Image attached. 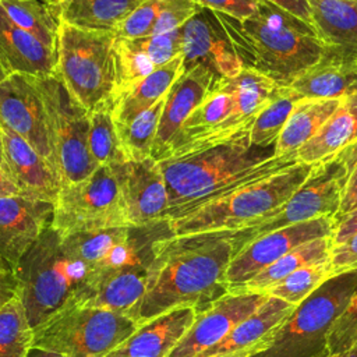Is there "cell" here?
Returning a JSON list of instances; mask_svg holds the SVG:
<instances>
[{
  "label": "cell",
  "instance_id": "obj_7",
  "mask_svg": "<svg viewBox=\"0 0 357 357\" xmlns=\"http://www.w3.org/2000/svg\"><path fill=\"white\" fill-rule=\"evenodd\" d=\"M56 77L88 112L113 102L117 89L116 33L60 24Z\"/></svg>",
  "mask_w": 357,
  "mask_h": 357
},
{
  "label": "cell",
  "instance_id": "obj_48",
  "mask_svg": "<svg viewBox=\"0 0 357 357\" xmlns=\"http://www.w3.org/2000/svg\"><path fill=\"white\" fill-rule=\"evenodd\" d=\"M18 194H21L20 188L15 185L11 177L3 169H0V197H11Z\"/></svg>",
  "mask_w": 357,
  "mask_h": 357
},
{
  "label": "cell",
  "instance_id": "obj_43",
  "mask_svg": "<svg viewBox=\"0 0 357 357\" xmlns=\"http://www.w3.org/2000/svg\"><path fill=\"white\" fill-rule=\"evenodd\" d=\"M201 8H206L234 20H247L252 17L262 0H194Z\"/></svg>",
  "mask_w": 357,
  "mask_h": 357
},
{
  "label": "cell",
  "instance_id": "obj_6",
  "mask_svg": "<svg viewBox=\"0 0 357 357\" xmlns=\"http://www.w3.org/2000/svg\"><path fill=\"white\" fill-rule=\"evenodd\" d=\"M14 272L20 283L18 296L35 329L71 301L88 268L64 252L60 236L49 227L21 258Z\"/></svg>",
  "mask_w": 357,
  "mask_h": 357
},
{
  "label": "cell",
  "instance_id": "obj_45",
  "mask_svg": "<svg viewBox=\"0 0 357 357\" xmlns=\"http://www.w3.org/2000/svg\"><path fill=\"white\" fill-rule=\"evenodd\" d=\"M357 233V208L349 213L335 219V229L332 234V245L344 243Z\"/></svg>",
  "mask_w": 357,
  "mask_h": 357
},
{
  "label": "cell",
  "instance_id": "obj_5",
  "mask_svg": "<svg viewBox=\"0 0 357 357\" xmlns=\"http://www.w3.org/2000/svg\"><path fill=\"white\" fill-rule=\"evenodd\" d=\"M169 231L166 220L131 227L130 236L102 264L86 273L70 303L130 317L145 293L153 243Z\"/></svg>",
  "mask_w": 357,
  "mask_h": 357
},
{
  "label": "cell",
  "instance_id": "obj_52",
  "mask_svg": "<svg viewBox=\"0 0 357 357\" xmlns=\"http://www.w3.org/2000/svg\"><path fill=\"white\" fill-rule=\"evenodd\" d=\"M211 357H250L247 354H219V356H211Z\"/></svg>",
  "mask_w": 357,
  "mask_h": 357
},
{
  "label": "cell",
  "instance_id": "obj_53",
  "mask_svg": "<svg viewBox=\"0 0 357 357\" xmlns=\"http://www.w3.org/2000/svg\"><path fill=\"white\" fill-rule=\"evenodd\" d=\"M353 70H354V73L357 75V57L353 60Z\"/></svg>",
  "mask_w": 357,
  "mask_h": 357
},
{
  "label": "cell",
  "instance_id": "obj_49",
  "mask_svg": "<svg viewBox=\"0 0 357 357\" xmlns=\"http://www.w3.org/2000/svg\"><path fill=\"white\" fill-rule=\"evenodd\" d=\"M26 357H66L57 351H52V350H46L38 346H32L26 354Z\"/></svg>",
  "mask_w": 357,
  "mask_h": 357
},
{
  "label": "cell",
  "instance_id": "obj_16",
  "mask_svg": "<svg viewBox=\"0 0 357 357\" xmlns=\"http://www.w3.org/2000/svg\"><path fill=\"white\" fill-rule=\"evenodd\" d=\"M185 70L202 66L219 79L236 77L244 67L216 13L202 8L181 28Z\"/></svg>",
  "mask_w": 357,
  "mask_h": 357
},
{
  "label": "cell",
  "instance_id": "obj_32",
  "mask_svg": "<svg viewBox=\"0 0 357 357\" xmlns=\"http://www.w3.org/2000/svg\"><path fill=\"white\" fill-rule=\"evenodd\" d=\"M131 227H113L96 231L77 233L61 238L64 252L85 265L88 272L102 264L128 236Z\"/></svg>",
  "mask_w": 357,
  "mask_h": 357
},
{
  "label": "cell",
  "instance_id": "obj_38",
  "mask_svg": "<svg viewBox=\"0 0 357 357\" xmlns=\"http://www.w3.org/2000/svg\"><path fill=\"white\" fill-rule=\"evenodd\" d=\"M329 259L311 264L291 272L287 278L266 290L265 294L298 305L329 279Z\"/></svg>",
  "mask_w": 357,
  "mask_h": 357
},
{
  "label": "cell",
  "instance_id": "obj_2",
  "mask_svg": "<svg viewBox=\"0 0 357 357\" xmlns=\"http://www.w3.org/2000/svg\"><path fill=\"white\" fill-rule=\"evenodd\" d=\"M158 162L169 194V220L286 169L297 162V153L268 155L244 137Z\"/></svg>",
  "mask_w": 357,
  "mask_h": 357
},
{
  "label": "cell",
  "instance_id": "obj_51",
  "mask_svg": "<svg viewBox=\"0 0 357 357\" xmlns=\"http://www.w3.org/2000/svg\"><path fill=\"white\" fill-rule=\"evenodd\" d=\"M0 169L6 172V163H4V149H3V139H1V132H0Z\"/></svg>",
  "mask_w": 357,
  "mask_h": 357
},
{
  "label": "cell",
  "instance_id": "obj_40",
  "mask_svg": "<svg viewBox=\"0 0 357 357\" xmlns=\"http://www.w3.org/2000/svg\"><path fill=\"white\" fill-rule=\"evenodd\" d=\"M163 0H142L114 29L117 38L135 39L152 35Z\"/></svg>",
  "mask_w": 357,
  "mask_h": 357
},
{
  "label": "cell",
  "instance_id": "obj_18",
  "mask_svg": "<svg viewBox=\"0 0 357 357\" xmlns=\"http://www.w3.org/2000/svg\"><path fill=\"white\" fill-rule=\"evenodd\" d=\"M121 201L128 227H144L166 220L169 194L156 159L126 163Z\"/></svg>",
  "mask_w": 357,
  "mask_h": 357
},
{
  "label": "cell",
  "instance_id": "obj_31",
  "mask_svg": "<svg viewBox=\"0 0 357 357\" xmlns=\"http://www.w3.org/2000/svg\"><path fill=\"white\" fill-rule=\"evenodd\" d=\"M332 248V236L319 237L311 241H307L269 266H266L264 271L257 273L252 279H250L247 283H244L241 287L233 290V291H251V293H266L268 289L287 278L291 272L297 271L298 268L328 261L331 255Z\"/></svg>",
  "mask_w": 357,
  "mask_h": 357
},
{
  "label": "cell",
  "instance_id": "obj_25",
  "mask_svg": "<svg viewBox=\"0 0 357 357\" xmlns=\"http://www.w3.org/2000/svg\"><path fill=\"white\" fill-rule=\"evenodd\" d=\"M312 28L331 53L357 57V0H308Z\"/></svg>",
  "mask_w": 357,
  "mask_h": 357
},
{
  "label": "cell",
  "instance_id": "obj_10",
  "mask_svg": "<svg viewBox=\"0 0 357 357\" xmlns=\"http://www.w3.org/2000/svg\"><path fill=\"white\" fill-rule=\"evenodd\" d=\"M126 163L99 165L86 178L61 184L50 227L61 238L77 233L128 227L121 201Z\"/></svg>",
  "mask_w": 357,
  "mask_h": 357
},
{
  "label": "cell",
  "instance_id": "obj_39",
  "mask_svg": "<svg viewBox=\"0 0 357 357\" xmlns=\"http://www.w3.org/2000/svg\"><path fill=\"white\" fill-rule=\"evenodd\" d=\"M357 342V287L351 293L347 305L333 322L326 342V351L343 353Z\"/></svg>",
  "mask_w": 357,
  "mask_h": 357
},
{
  "label": "cell",
  "instance_id": "obj_15",
  "mask_svg": "<svg viewBox=\"0 0 357 357\" xmlns=\"http://www.w3.org/2000/svg\"><path fill=\"white\" fill-rule=\"evenodd\" d=\"M268 294L229 291L212 307L197 314L195 321L169 357H199L220 343L241 321L265 303Z\"/></svg>",
  "mask_w": 357,
  "mask_h": 357
},
{
  "label": "cell",
  "instance_id": "obj_30",
  "mask_svg": "<svg viewBox=\"0 0 357 357\" xmlns=\"http://www.w3.org/2000/svg\"><path fill=\"white\" fill-rule=\"evenodd\" d=\"M342 99H300L276 139L272 153L276 156L297 153L335 113Z\"/></svg>",
  "mask_w": 357,
  "mask_h": 357
},
{
  "label": "cell",
  "instance_id": "obj_4",
  "mask_svg": "<svg viewBox=\"0 0 357 357\" xmlns=\"http://www.w3.org/2000/svg\"><path fill=\"white\" fill-rule=\"evenodd\" d=\"M315 165L296 162L241 185L187 213L166 220L172 234L248 229L280 208L310 177Z\"/></svg>",
  "mask_w": 357,
  "mask_h": 357
},
{
  "label": "cell",
  "instance_id": "obj_11",
  "mask_svg": "<svg viewBox=\"0 0 357 357\" xmlns=\"http://www.w3.org/2000/svg\"><path fill=\"white\" fill-rule=\"evenodd\" d=\"M33 81L45 106L61 184L86 178L98 167L88 146L89 112L73 98L56 75L33 77Z\"/></svg>",
  "mask_w": 357,
  "mask_h": 357
},
{
  "label": "cell",
  "instance_id": "obj_21",
  "mask_svg": "<svg viewBox=\"0 0 357 357\" xmlns=\"http://www.w3.org/2000/svg\"><path fill=\"white\" fill-rule=\"evenodd\" d=\"M181 54V29L135 39L116 36L117 89L114 96Z\"/></svg>",
  "mask_w": 357,
  "mask_h": 357
},
{
  "label": "cell",
  "instance_id": "obj_13",
  "mask_svg": "<svg viewBox=\"0 0 357 357\" xmlns=\"http://www.w3.org/2000/svg\"><path fill=\"white\" fill-rule=\"evenodd\" d=\"M335 229L333 216H322L312 220L290 225L250 240L233 257L226 282L229 291H233L252 279L266 266L294 250L296 247L319 238L332 236Z\"/></svg>",
  "mask_w": 357,
  "mask_h": 357
},
{
  "label": "cell",
  "instance_id": "obj_35",
  "mask_svg": "<svg viewBox=\"0 0 357 357\" xmlns=\"http://www.w3.org/2000/svg\"><path fill=\"white\" fill-rule=\"evenodd\" d=\"M0 4L18 26L57 53L60 24L46 4L38 0H0Z\"/></svg>",
  "mask_w": 357,
  "mask_h": 357
},
{
  "label": "cell",
  "instance_id": "obj_41",
  "mask_svg": "<svg viewBox=\"0 0 357 357\" xmlns=\"http://www.w3.org/2000/svg\"><path fill=\"white\" fill-rule=\"evenodd\" d=\"M201 10L194 0H163L152 35L181 29Z\"/></svg>",
  "mask_w": 357,
  "mask_h": 357
},
{
  "label": "cell",
  "instance_id": "obj_50",
  "mask_svg": "<svg viewBox=\"0 0 357 357\" xmlns=\"http://www.w3.org/2000/svg\"><path fill=\"white\" fill-rule=\"evenodd\" d=\"M319 357H357V344L343 353H329L325 350Z\"/></svg>",
  "mask_w": 357,
  "mask_h": 357
},
{
  "label": "cell",
  "instance_id": "obj_27",
  "mask_svg": "<svg viewBox=\"0 0 357 357\" xmlns=\"http://www.w3.org/2000/svg\"><path fill=\"white\" fill-rule=\"evenodd\" d=\"M185 71L183 54L174 57L167 64L156 68L145 78L120 91L113 98V119L116 126H121L142 112L152 107L165 98L170 86Z\"/></svg>",
  "mask_w": 357,
  "mask_h": 357
},
{
  "label": "cell",
  "instance_id": "obj_1",
  "mask_svg": "<svg viewBox=\"0 0 357 357\" xmlns=\"http://www.w3.org/2000/svg\"><path fill=\"white\" fill-rule=\"evenodd\" d=\"M247 243L245 229L163 234L153 243L145 293L130 317L141 325L181 307L204 312L229 293L227 268Z\"/></svg>",
  "mask_w": 357,
  "mask_h": 357
},
{
  "label": "cell",
  "instance_id": "obj_42",
  "mask_svg": "<svg viewBox=\"0 0 357 357\" xmlns=\"http://www.w3.org/2000/svg\"><path fill=\"white\" fill-rule=\"evenodd\" d=\"M337 155L346 167L347 180H346L340 208H339V212L336 213L335 219H337L357 208V141H354L353 144L346 146Z\"/></svg>",
  "mask_w": 357,
  "mask_h": 357
},
{
  "label": "cell",
  "instance_id": "obj_19",
  "mask_svg": "<svg viewBox=\"0 0 357 357\" xmlns=\"http://www.w3.org/2000/svg\"><path fill=\"white\" fill-rule=\"evenodd\" d=\"M218 81L219 78L208 68L194 66L187 68L170 86L153 142V159L160 160L165 158L184 121L190 117L195 107L202 103Z\"/></svg>",
  "mask_w": 357,
  "mask_h": 357
},
{
  "label": "cell",
  "instance_id": "obj_34",
  "mask_svg": "<svg viewBox=\"0 0 357 357\" xmlns=\"http://www.w3.org/2000/svg\"><path fill=\"white\" fill-rule=\"evenodd\" d=\"M88 146L91 158L98 166L127 162L113 119L112 100L100 103L89 112Z\"/></svg>",
  "mask_w": 357,
  "mask_h": 357
},
{
  "label": "cell",
  "instance_id": "obj_36",
  "mask_svg": "<svg viewBox=\"0 0 357 357\" xmlns=\"http://www.w3.org/2000/svg\"><path fill=\"white\" fill-rule=\"evenodd\" d=\"M166 96L132 120L117 126L120 144L127 162H141L152 158L153 142L158 134Z\"/></svg>",
  "mask_w": 357,
  "mask_h": 357
},
{
  "label": "cell",
  "instance_id": "obj_9",
  "mask_svg": "<svg viewBox=\"0 0 357 357\" xmlns=\"http://www.w3.org/2000/svg\"><path fill=\"white\" fill-rule=\"evenodd\" d=\"M356 287L357 269L329 278L296 307L268 346L251 357H319Z\"/></svg>",
  "mask_w": 357,
  "mask_h": 357
},
{
  "label": "cell",
  "instance_id": "obj_28",
  "mask_svg": "<svg viewBox=\"0 0 357 357\" xmlns=\"http://www.w3.org/2000/svg\"><path fill=\"white\" fill-rule=\"evenodd\" d=\"M286 86L300 98L342 99L357 88V75L353 70V60L328 54L301 71Z\"/></svg>",
  "mask_w": 357,
  "mask_h": 357
},
{
  "label": "cell",
  "instance_id": "obj_54",
  "mask_svg": "<svg viewBox=\"0 0 357 357\" xmlns=\"http://www.w3.org/2000/svg\"><path fill=\"white\" fill-rule=\"evenodd\" d=\"M356 344H357V342H356Z\"/></svg>",
  "mask_w": 357,
  "mask_h": 357
},
{
  "label": "cell",
  "instance_id": "obj_3",
  "mask_svg": "<svg viewBox=\"0 0 357 357\" xmlns=\"http://www.w3.org/2000/svg\"><path fill=\"white\" fill-rule=\"evenodd\" d=\"M216 15L243 67L269 77L279 86L332 54L310 24L265 0L247 20Z\"/></svg>",
  "mask_w": 357,
  "mask_h": 357
},
{
  "label": "cell",
  "instance_id": "obj_37",
  "mask_svg": "<svg viewBox=\"0 0 357 357\" xmlns=\"http://www.w3.org/2000/svg\"><path fill=\"white\" fill-rule=\"evenodd\" d=\"M32 346L33 328L17 293L0 308V357H26Z\"/></svg>",
  "mask_w": 357,
  "mask_h": 357
},
{
  "label": "cell",
  "instance_id": "obj_23",
  "mask_svg": "<svg viewBox=\"0 0 357 357\" xmlns=\"http://www.w3.org/2000/svg\"><path fill=\"white\" fill-rule=\"evenodd\" d=\"M57 53L18 26L0 4V71L29 77L56 75Z\"/></svg>",
  "mask_w": 357,
  "mask_h": 357
},
{
  "label": "cell",
  "instance_id": "obj_46",
  "mask_svg": "<svg viewBox=\"0 0 357 357\" xmlns=\"http://www.w3.org/2000/svg\"><path fill=\"white\" fill-rule=\"evenodd\" d=\"M18 286L15 272L0 259V308L18 293Z\"/></svg>",
  "mask_w": 357,
  "mask_h": 357
},
{
  "label": "cell",
  "instance_id": "obj_33",
  "mask_svg": "<svg viewBox=\"0 0 357 357\" xmlns=\"http://www.w3.org/2000/svg\"><path fill=\"white\" fill-rule=\"evenodd\" d=\"M303 98L287 86H278L271 100L255 116L248 141L252 146L265 149L273 146L279 138L294 105Z\"/></svg>",
  "mask_w": 357,
  "mask_h": 357
},
{
  "label": "cell",
  "instance_id": "obj_17",
  "mask_svg": "<svg viewBox=\"0 0 357 357\" xmlns=\"http://www.w3.org/2000/svg\"><path fill=\"white\" fill-rule=\"evenodd\" d=\"M54 204L22 194L0 197V259L13 271L53 219Z\"/></svg>",
  "mask_w": 357,
  "mask_h": 357
},
{
  "label": "cell",
  "instance_id": "obj_29",
  "mask_svg": "<svg viewBox=\"0 0 357 357\" xmlns=\"http://www.w3.org/2000/svg\"><path fill=\"white\" fill-rule=\"evenodd\" d=\"M142 0H46L59 24L113 31Z\"/></svg>",
  "mask_w": 357,
  "mask_h": 357
},
{
  "label": "cell",
  "instance_id": "obj_14",
  "mask_svg": "<svg viewBox=\"0 0 357 357\" xmlns=\"http://www.w3.org/2000/svg\"><path fill=\"white\" fill-rule=\"evenodd\" d=\"M0 126L22 137L57 172L45 106L33 77L0 75Z\"/></svg>",
  "mask_w": 357,
  "mask_h": 357
},
{
  "label": "cell",
  "instance_id": "obj_8",
  "mask_svg": "<svg viewBox=\"0 0 357 357\" xmlns=\"http://www.w3.org/2000/svg\"><path fill=\"white\" fill-rule=\"evenodd\" d=\"M138 326L126 314L68 303L33 329V346L66 357H105Z\"/></svg>",
  "mask_w": 357,
  "mask_h": 357
},
{
  "label": "cell",
  "instance_id": "obj_24",
  "mask_svg": "<svg viewBox=\"0 0 357 357\" xmlns=\"http://www.w3.org/2000/svg\"><path fill=\"white\" fill-rule=\"evenodd\" d=\"M197 318V311L181 307L162 314L138 329L105 357H169Z\"/></svg>",
  "mask_w": 357,
  "mask_h": 357
},
{
  "label": "cell",
  "instance_id": "obj_47",
  "mask_svg": "<svg viewBox=\"0 0 357 357\" xmlns=\"http://www.w3.org/2000/svg\"><path fill=\"white\" fill-rule=\"evenodd\" d=\"M271 4L278 6L279 8L293 14L294 17L300 18L301 21L310 24L312 26V17L308 0H265Z\"/></svg>",
  "mask_w": 357,
  "mask_h": 357
},
{
  "label": "cell",
  "instance_id": "obj_26",
  "mask_svg": "<svg viewBox=\"0 0 357 357\" xmlns=\"http://www.w3.org/2000/svg\"><path fill=\"white\" fill-rule=\"evenodd\" d=\"M357 141V88L350 91L319 131L297 151V160L308 165L326 162Z\"/></svg>",
  "mask_w": 357,
  "mask_h": 357
},
{
  "label": "cell",
  "instance_id": "obj_22",
  "mask_svg": "<svg viewBox=\"0 0 357 357\" xmlns=\"http://www.w3.org/2000/svg\"><path fill=\"white\" fill-rule=\"evenodd\" d=\"M294 310L296 305L268 296L265 303L241 321L220 343L211 347L199 357L219 354H247L251 357L268 346L278 329Z\"/></svg>",
  "mask_w": 357,
  "mask_h": 357
},
{
  "label": "cell",
  "instance_id": "obj_12",
  "mask_svg": "<svg viewBox=\"0 0 357 357\" xmlns=\"http://www.w3.org/2000/svg\"><path fill=\"white\" fill-rule=\"evenodd\" d=\"M347 172L339 155L314 166L305 183L272 215L245 229L248 241L269 231L312 220L336 216L340 208Z\"/></svg>",
  "mask_w": 357,
  "mask_h": 357
},
{
  "label": "cell",
  "instance_id": "obj_20",
  "mask_svg": "<svg viewBox=\"0 0 357 357\" xmlns=\"http://www.w3.org/2000/svg\"><path fill=\"white\" fill-rule=\"evenodd\" d=\"M6 173L22 195L54 204L61 188L56 169L22 137L0 126Z\"/></svg>",
  "mask_w": 357,
  "mask_h": 357
},
{
  "label": "cell",
  "instance_id": "obj_44",
  "mask_svg": "<svg viewBox=\"0 0 357 357\" xmlns=\"http://www.w3.org/2000/svg\"><path fill=\"white\" fill-rule=\"evenodd\" d=\"M357 269V233L344 243L332 245L329 255V276Z\"/></svg>",
  "mask_w": 357,
  "mask_h": 357
}]
</instances>
